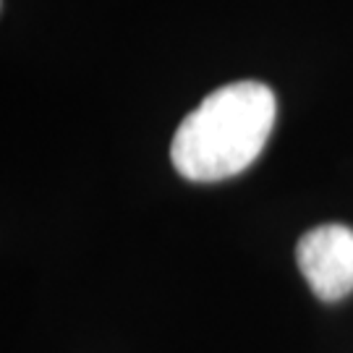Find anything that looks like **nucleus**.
Listing matches in <instances>:
<instances>
[{
  "instance_id": "f257e3e1",
  "label": "nucleus",
  "mask_w": 353,
  "mask_h": 353,
  "mask_svg": "<svg viewBox=\"0 0 353 353\" xmlns=\"http://www.w3.org/2000/svg\"><path fill=\"white\" fill-rule=\"evenodd\" d=\"M275 118L278 100L267 84H225L207 94L176 128L170 163L194 183L239 176L265 150Z\"/></svg>"
},
{
  "instance_id": "f03ea898",
  "label": "nucleus",
  "mask_w": 353,
  "mask_h": 353,
  "mask_svg": "<svg viewBox=\"0 0 353 353\" xmlns=\"http://www.w3.org/2000/svg\"><path fill=\"white\" fill-rule=\"evenodd\" d=\"M296 262L316 299L341 301L353 290V228L325 223L303 233Z\"/></svg>"
}]
</instances>
